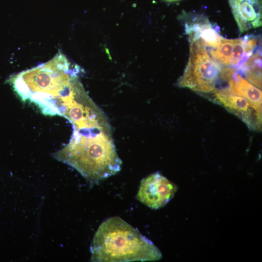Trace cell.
<instances>
[{
  "label": "cell",
  "mask_w": 262,
  "mask_h": 262,
  "mask_svg": "<svg viewBox=\"0 0 262 262\" xmlns=\"http://www.w3.org/2000/svg\"><path fill=\"white\" fill-rule=\"evenodd\" d=\"M79 67L58 52L52 59L9 79L24 101L35 104L45 115H59L82 86Z\"/></svg>",
  "instance_id": "1"
},
{
  "label": "cell",
  "mask_w": 262,
  "mask_h": 262,
  "mask_svg": "<svg viewBox=\"0 0 262 262\" xmlns=\"http://www.w3.org/2000/svg\"><path fill=\"white\" fill-rule=\"evenodd\" d=\"M91 261H157L162 257L160 249L121 217H111L99 226L91 246Z\"/></svg>",
  "instance_id": "2"
},
{
  "label": "cell",
  "mask_w": 262,
  "mask_h": 262,
  "mask_svg": "<svg viewBox=\"0 0 262 262\" xmlns=\"http://www.w3.org/2000/svg\"><path fill=\"white\" fill-rule=\"evenodd\" d=\"M52 156L75 168L91 184L115 175L122 164L113 137L105 135L70 139Z\"/></svg>",
  "instance_id": "3"
},
{
  "label": "cell",
  "mask_w": 262,
  "mask_h": 262,
  "mask_svg": "<svg viewBox=\"0 0 262 262\" xmlns=\"http://www.w3.org/2000/svg\"><path fill=\"white\" fill-rule=\"evenodd\" d=\"M190 41L189 60L178 85L207 95L216 89L222 68L210 56L206 46L199 39Z\"/></svg>",
  "instance_id": "4"
},
{
  "label": "cell",
  "mask_w": 262,
  "mask_h": 262,
  "mask_svg": "<svg viewBox=\"0 0 262 262\" xmlns=\"http://www.w3.org/2000/svg\"><path fill=\"white\" fill-rule=\"evenodd\" d=\"M177 186L159 172L142 180L136 199L149 208L156 210L164 206L174 196Z\"/></svg>",
  "instance_id": "5"
},
{
  "label": "cell",
  "mask_w": 262,
  "mask_h": 262,
  "mask_svg": "<svg viewBox=\"0 0 262 262\" xmlns=\"http://www.w3.org/2000/svg\"><path fill=\"white\" fill-rule=\"evenodd\" d=\"M207 96L214 102L238 116L249 129L261 130L262 113L245 98L232 93L228 87L216 89Z\"/></svg>",
  "instance_id": "6"
},
{
  "label": "cell",
  "mask_w": 262,
  "mask_h": 262,
  "mask_svg": "<svg viewBox=\"0 0 262 262\" xmlns=\"http://www.w3.org/2000/svg\"><path fill=\"white\" fill-rule=\"evenodd\" d=\"M240 33L262 26L261 0H228Z\"/></svg>",
  "instance_id": "7"
},
{
  "label": "cell",
  "mask_w": 262,
  "mask_h": 262,
  "mask_svg": "<svg viewBox=\"0 0 262 262\" xmlns=\"http://www.w3.org/2000/svg\"><path fill=\"white\" fill-rule=\"evenodd\" d=\"M229 89L233 93L246 99L260 113H262V91L244 79L240 71L235 70L232 76L227 81Z\"/></svg>",
  "instance_id": "8"
},
{
  "label": "cell",
  "mask_w": 262,
  "mask_h": 262,
  "mask_svg": "<svg viewBox=\"0 0 262 262\" xmlns=\"http://www.w3.org/2000/svg\"><path fill=\"white\" fill-rule=\"evenodd\" d=\"M185 27L190 41L199 39L206 47L213 48L217 47L221 43L222 37L213 28L208 19L186 24Z\"/></svg>",
  "instance_id": "9"
},
{
  "label": "cell",
  "mask_w": 262,
  "mask_h": 262,
  "mask_svg": "<svg viewBox=\"0 0 262 262\" xmlns=\"http://www.w3.org/2000/svg\"><path fill=\"white\" fill-rule=\"evenodd\" d=\"M260 51L252 54L239 68L247 81L259 88H262V57Z\"/></svg>",
  "instance_id": "10"
},
{
  "label": "cell",
  "mask_w": 262,
  "mask_h": 262,
  "mask_svg": "<svg viewBox=\"0 0 262 262\" xmlns=\"http://www.w3.org/2000/svg\"><path fill=\"white\" fill-rule=\"evenodd\" d=\"M233 43L234 39L222 37L220 45L215 49L211 50L212 58L218 64L231 65Z\"/></svg>",
  "instance_id": "11"
},
{
  "label": "cell",
  "mask_w": 262,
  "mask_h": 262,
  "mask_svg": "<svg viewBox=\"0 0 262 262\" xmlns=\"http://www.w3.org/2000/svg\"><path fill=\"white\" fill-rule=\"evenodd\" d=\"M246 53L253 52L257 46V40L254 37L246 36L243 39Z\"/></svg>",
  "instance_id": "12"
},
{
  "label": "cell",
  "mask_w": 262,
  "mask_h": 262,
  "mask_svg": "<svg viewBox=\"0 0 262 262\" xmlns=\"http://www.w3.org/2000/svg\"><path fill=\"white\" fill-rule=\"evenodd\" d=\"M167 1H170V2H172V1H178V0H165Z\"/></svg>",
  "instance_id": "13"
}]
</instances>
